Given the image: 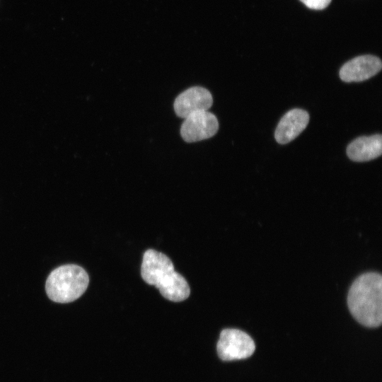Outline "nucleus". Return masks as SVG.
Masks as SVG:
<instances>
[{"label":"nucleus","instance_id":"nucleus-1","mask_svg":"<svg viewBox=\"0 0 382 382\" xmlns=\"http://www.w3.org/2000/svg\"><path fill=\"white\" fill-rule=\"evenodd\" d=\"M347 305L354 318L368 328H377L382 320V277L377 272L359 276L351 285Z\"/></svg>","mask_w":382,"mask_h":382},{"label":"nucleus","instance_id":"nucleus-2","mask_svg":"<svg viewBox=\"0 0 382 382\" xmlns=\"http://www.w3.org/2000/svg\"><path fill=\"white\" fill-rule=\"evenodd\" d=\"M141 275L169 301H183L190 295V289L186 279L175 270L170 259L161 252L149 249L144 253Z\"/></svg>","mask_w":382,"mask_h":382},{"label":"nucleus","instance_id":"nucleus-3","mask_svg":"<svg viewBox=\"0 0 382 382\" xmlns=\"http://www.w3.org/2000/svg\"><path fill=\"white\" fill-rule=\"evenodd\" d=\"M89 278L86 270L76 265H65L48 276L45 290L53 301L66 303L79 299L86 291Z\"/></svg>","mask_w":382,"mask_h":382},{"label":"nucleus","instance_id":"nucleus-4","mask_svg":"<svg viewBox=\"0 0 382 382\" xmlns=\"http://www.w3.org/2000/svg\"><path fill=\"white\" fill-rule=\"evenodd\" d=\"M217 353L223 361H233L250 357L255 345L246 332L233 328L224 329L216 345Z\"/></svg>","mask_w":382,"mask_h":382},{"label":"nucleus","instance_id":"nucleus-5","mask_svg":"<svg viewBox=\"0 0 382 382\" xmlns=\"http://www.w3.org/2000/svg\"><path fill=\"white\" fill-rule=\"evenodd\" d=\"M218 129V120L213 113L199 111L184 119L180 135L186 142H195L213 137Z\"/></svg>","mask_w":382,"mask_h":382},{"label":"nucleus","instance_id":"nucleus-6","mask_svg":"<svg viewBox=\"0 0 382 382\" xmlns=\"http://www.w3.org/2000/svg\"><path fill=\"white\" fill-rule=\"evenodd\" d=\"M212 104V96L207 89L193 86L178 95L175 100L173 108L175 114L185 119L195 112L208 110Z\"/></svg>","mask_w":382,"mask_h":382},{"label":"nucleus","instance_id":"nucleus-7","mask_svg":"<svg viewBox=\"0 0 382 382\" xmlns=\"http://www.w3.org/2000/svg\"><path fill=\"white\" fill-rule=\"evenodd\" d=\"M382 67L381 59L374 55L359 56L346 62L340 70L345 82H360L378 74Z\"/></svg>","mask_w":382,"mask_h":382},{"label":"nucleus","instance_id":"nucleus-8","mask_svg":"<svg viewBox=\"0 0 382 382\" xmlns=\"http://www.w3.org/2000/svg\"><path fill=\"white\" fill-rule=\"evenodd\" d=\"M308 122L309 115L306 110L294 108L288 111L277 126L274 132L276 141L281 144L291 141L306 129Z\"/></svg>","mask_w":382,"mask_h":382},{"label":"nucleus","instance_id":"nucleus-9","mask_svg":"<svg viewBox=\"0 0 382 382\" xmlns=\"http://www.w3.org/2000/svg\"><path fill=\"white\" fill-rule=\"evenodd\" d=\"M382 153L381 134L360 137L352 141L347 148L348 157L355 162H364L379 157Z\"/></svg>","mask_w":382,"mask_h":382},{"label":"nucleus","instance_id":"nucleus-10","mask_svg":"<svg viewBox=\"0 0 382 382\" xmlns=\"http://www.w3.org/2000/svg\"><path fill=\"white\" fill-rule=\"evenodd\" d=\"M308 8L314 10H323L331 2V0H300Z\"/></svg>","mask_w":382,"mask_h":382}]
</instances>
